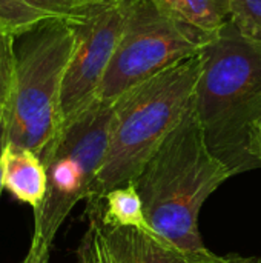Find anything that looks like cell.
<instances>
[{"label":"cell","instance_id":"obj_7","mask_svg":"<svg viewBox=\"0 0 261 263\" xmlns=\"http://www.w3.org/2000/svg\"><path fill=\"white\" fill-rule=\"evenodd\" d=\"M137 2L86 0L80 18L71 23L75 45L62 85V125L95 99Z\"/></svg>","mask_w":261,"mask_h":263},{"label":"cell","instance_id":"obj_16","mask_svg":"<svg viewBox=\"0 0 261 263\" xmlns=\"http://www.w3.org/2000/svg\"><path fill=\"white\" fill-rule=\"evenodd\" d=\"M246 151H248V156H249L254 168L261 166V117L252 123V126L249 129Z\"/></svg>","mask_w":261,"mask_h":263},{"label":"cell","instance_id":"obj_4","mask_svg":"<svg viewBox=\"0 0 261 263\" xmlns=\"http://www.w3.org/2000/svg\"><path fill=\"white\" fill-rule=\"evenodd\" d=\"M75 45L66 20L42 22L14 35V83L6 112V143L42 157L62 128L60 94Z\"/></svg>","mask_w":261,"mask_h":263},{"label":"cell","instance_id":"obj_2","mask_svg":"<svg viewBox=\"0 0 261 263\" xmlns=\"http://www.w3.org/2000/svg\"><path fill=\"white\" fill-rule=\"evenodd\" d=\"M202 52L131 88L114 102L111 139L88 200L131 183L195 99Z\"/></svg>","mask_w":261,"mask_h":263},{"label":"cell","instance_id":"obj_19","mask_svg":"<svg viewBox=\"0 0 261 263\" xmlns=\"http://www.w3.org/2000/svg\"><path fill=\"white\" fill-rule=\"evenodd\" d=\"M49 262V257L48 259H40V260H32V259H23V262L22 263H48Z\"/></svg>","mask_w":261,"mask_h":263},{"label":"cell","instance_id":"obj_14","mask_svg":"<svg viewBox=\"0 0 261 263\" xmlns=\"http://www.w3.org/2000/svg\"><path fill=\"white\" fill-rule=\"evenodd\" d=\"M231 22L238 32L261 43V0H229Z\"/></svg>","mask_w":261,"mask_h":263},{"label":"cell","instance_id":"obj_3","mask_svg":"<svg viewBox=\"0 0 261 263\" xmlns=\"http://www.w3.org/2000/svg\"><path fill=\"white\" fill-rule=\"evenodd\" d=\"M195 108L211 151L234 174L252 170L248 136L261 117V43L229 22L202 51Z\"/></svg>","mask_w":261,"mask_h":263},{"label":"cell","instance_id":"obj_15","mask_svg":"<svg viewBox=\"0 0 261 263\" xmlns=\"http://www.w3.org/2000/svg\"><path fill=\"white\" fill-rule=\"evenodd\" d=\"M14 83V35L0 31V108H6Z\"/></svg>","mask_w":261,"mask_h":263},{"label":"cell","instance_id":"obj_11","mask_svg":"<svg viewBox=\"0 0 261 263\" xmlns=\"http://www.w3.org/2000/svg\"><path fill=\"white\" fill-rule=\"evenodd\" d=\"M86 0H0V31L18 34L42 22L80 18Z\"/></svg>","mask_w":261,"mask_h":263},{"label":"cell","instance_id":"obj_18","mask_svg":"<svg viewBox=\"0 0 261 263\" xmlns=\"http://www.w3.org/2000/svg\"><path fill=\"white\" fill-rule=\"evenodd\" d=\"M225 263H261L258 259H245V257H238V256H228Z\"/></svg>","mask_w":261,"mask_h":263},{"label":"cell","instance_id":"obj_10","mask_svg":"<svg viewBox=\"0 0 261 263\" xmlns=\"http://www.w3.org/2000/svg\"><path fill=\"white\" fill-rule=\"evenodd\" d=\"M3 190L18 202L37 210L48 191V174L43 162L32 151L6 143L0 156Z\"/></svg>","mask_w":261,"mask_h":263},{"label":"cell","instance_id":"obj_13","mask_svg":"<svg viewBox=\"0 0 261 263\" xmlns=\"http://www.w3.org/2000/svg\"><path fill=\"white\" fill-rule=\"evenodd\" d=\"M86 216H88V230L78 245L77 262L117 263L103 227L98 200L86 202Z\"/></svg>","mask_w":261,"mask_h":263},{"label":"cell","instance_id":"obj_1","mask_svg":"<svg viewBox=\"0 0 261 263\" xmlns=\"http://www.w3.org/2000/svg\"><path fill=\"white\" fill-rule=\"evenodd\" d=\"M232 176L234 171L211 151L194 99L131 183L158 234L182 250L209 253L200 236L198 214L206 199Z\"/></svg>","mask_w":261,"mask_h":263},{"label":"cell","instance_id":"obj_12","mask_svg":"<svg viewBox=\"0 0 261 263\" xmlns=\"http://www.w3.org/2000/svg\"><path fill=\"white\" fill-rule=\"evenodd\" d=\"M98 202L100 214L105 223L137 230L152 228L145 216L143 203L134 183H128L109 191Z\"/></svg>","mask_w":261,"mask_h":263},{"label":"cell","instance_id":"obj_20","mask_svg":"<svg viewBox=\"0 0 261 263\" xmlns=\"http://www.w3.org/2000/svg\"><path fill=\"white\" fill-rule=\"evenodd\" d=\"M0 156H2V153H0ZM2 191H3V183H2V168H0V194H2Z\"/></svg>","mask_w":261,"mask_h":263},{"label":"cell","instance_id":"obj_6","mask_svg":"<svg viewBox=\"0 0 261 263\" xmlns=\"http://www.w3.org/2000/svg\"><path fill=\"white\" fill-rule=\"evenodd\" d=\"M152 0H138L98 86L100 100L114 103L131 88L203 51Z\"/></svg>","mask_w":261,"mask_h":263},{"label":"cell","instance_id":"obj_9","mask_svg":"<svg viewBox=\"0 0 261 263\" xmlns=\"http://www.w3.org/2000/svg\"><path fill=\"white\" fill-rule=\"evenodd\" d=\"M186 35L206 46L231 22L229 0H152Z\"/></svg>","mask_w":261,"mask_h":263},{"label":"cell","instance_id":"obj_8","mask_svg":"<svg viewBox=\"0 0 261 263\" xmlns=\"http://www.w3.org/2000/svg\"><path fill=\"white\" fill-rule=\"evenodd\" d=\"M103 227L117 263H225L226 260V257L211 251L192 253L182 250L154 228H125L105 222Z\"/></svg>","mask_w":261,"mask_h":263},{"label":"cell","instance_id":"obj_5","mask_svg":"<svg viewBox=\"0 0 261 263\" xmlns=\"http://www.w3.org/2000/svg\"><path fill=\"white\" fill-rule=\"evenodd\" d=\"M114 103L95 97L71 120L40 157L48 174V191L34 210V233L26 259L49 257L54 237L72 208L89 197L106 159Z\"/></svg>","mask_w":261,"mask_h":263},{"label":"cell","instance_id":"obj_17","mask_svg":"<svg viewBox=\"0 0 261 263\" xmlns=\"http://www.w3.org/2000/svg\"><path fill=\"white\" fill-rule=\"evenodd\" d=\"M6 146V112L5 108H0V153Z\"/></svg>","mask_w":261,"mask_h":263}]
</instances>
